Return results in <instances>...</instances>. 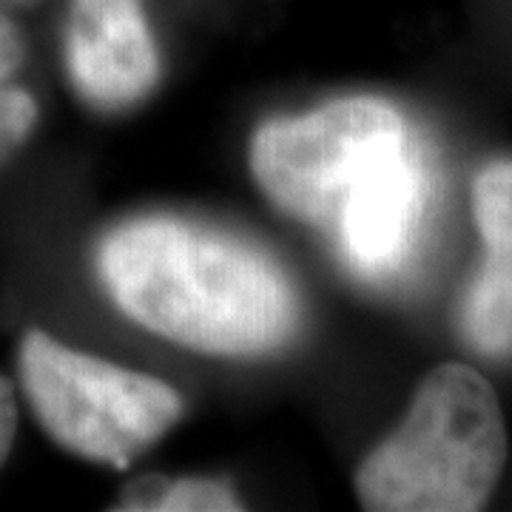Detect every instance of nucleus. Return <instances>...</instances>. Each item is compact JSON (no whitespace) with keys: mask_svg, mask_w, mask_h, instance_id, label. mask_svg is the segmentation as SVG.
<instances>
[{"mask_svg":"<svg viewBox=\"0 0 512 512\" xmlns=\"http://www.w3.org/2000/svg\"><path fill=\"white\" fill-rule=\"evenodd\" d=\"M100 282L148 333L208 356H262L296 330L288 276L251 245L177 217H140L103 237Z\"/></svg>","mask_w":512,"mask_h":512,"instance_id":"obj_1","label":"nucleus"},{"mask_svg":"<svg viewBox=\"0 0 512 512\" xmlns=\"http://www.w3.org/2000/svg\"><path fill=\"white\" fill-rule=\"evenodd\" d=\"M507 424L490 382L467 365L433 367L404 421L356 473L370 512H476L507 467Z\"/></svg>","mask_w":512,"mask_h":512,"instance_id":"obj_2","label":"nucleus"},{"mask_svg":"<svg viewBox=\"0 0 512 512\" xmlns=\"http://www.w3.org/2000/svg\"><path fill=\"white\" fill-rule=\"evenodd\" d=\"M18 382L37 424L66 453L123 470L183 419V396L163 379L26 330Z\"/></svg>","mask_w":512,"mask_h":512,"instance_id":"obj_3","label":"nucleus"},{"mask_svg":"<svg viewBox=\"0 0 512 512\" xmlns=\"http://www.w3.org/2000/svg\"><path fill=\"white\" fill-rule=\"evenodd\" d=\"M404 146L407 131L396 106L379 97H342L259 126L251 140V171L279 211L325 225L336 222L350 185Z\"/></svg>","mask_w":512,"mask_h":512,"instance_id":"obj_4","label":"nucleus"},{"mask_svg":"<svg viewBox=\"0 0 512 512\" xmlns=\"http://www.w3.org/2000/svg\"><path fill=\"white\" fill-rule=\"evenodd\" d=\"M63 52L74 89L94 109H128L160 80L143 0H72Z\"/></svg>","mask_w":512,"mask_h":512,"instance_id":"obj_5","label":"nucleus"},{"mask_svg":"<svg viewBox=\"0 0 512 512\" xmlns=\"http://www.w3.org/2000/svg\"><path fill=\"white\" fill-rule=\"evenodd\" d=\"M421 202L424 177L407 146L370 165L336 214L350 265L367 276L390 274L410 248Z\"/></svg>","mask_w":512,"mask_h":512,"instance_id":"obj_6","label":"nucleus"},{"mask_svg":"<svg viewBox=\"0 0 512 512\" xmlns=\"http://www.w3.org/2000/svg\"><path fill=\"white\" fill-rule=\"evenodd\" d=\"M473 217L484 265L467 296L464 328L476 350L501 356L512 348V163H490L473 183Z\"/></svg>","mask_w":512,"mask_h":512,"instance_id":"obj_7","label":"nucleus"},{"mask_svg":"<svg viewBox=\"0 0 512 512\" xmlns=\"http://www.w3.org/2000/svg\"><path fill=\"white\" fill-rule=\"evenodd\" d=\"M26 63V37L20 26L0 12V168L29 143L40 120L35 94L18 80Z\"/></svg>","mask_w":512,"mask_h":512,"instance_id":"obj_8","label":"nucleus"},{"mask_svg":"<svg viewBox=\"0 0 512 512\" xmlns=\"http://www.w3.org/2000/svg\"><path fill=\"white\" fill-rule=\"evenodd\" d=\"M117 510H160V512H231L242 510L239 495L217 478H180L157 487L146 481L134 487L117 504Z\"/></svg>","mask_w":512,"mask_h":512,"instance_id":"obj_9","label":"nucleus"},{"mask_svg":"<svg viewBox=\"0 0 512 512\" xmlns=\"http://www.w3.org/2000/svg\"><path fill=\"white\" fill-rule=\"evenodd\" d=\"M18 421L20 407L15 384L0 373V467L12 456V447H15V439H18Z\"/></svg>","mask_w":512,"mask_h":512,"instance_id":"obj_10","label":"nucleus"},{"mask_svg":"<svg viewBox=\"0 0 512 512\" xmlns=\"http://www.w3.org/2000/svg\"><path fill=\"white\" fill-rule=\"evenodd\" d=\"M18 3H29V0H0V6H18Z\"/></svg>","mask_w":512,"mask_h":512,"instance_id":"obj_11","label":"nucleus"}]
</instances>
